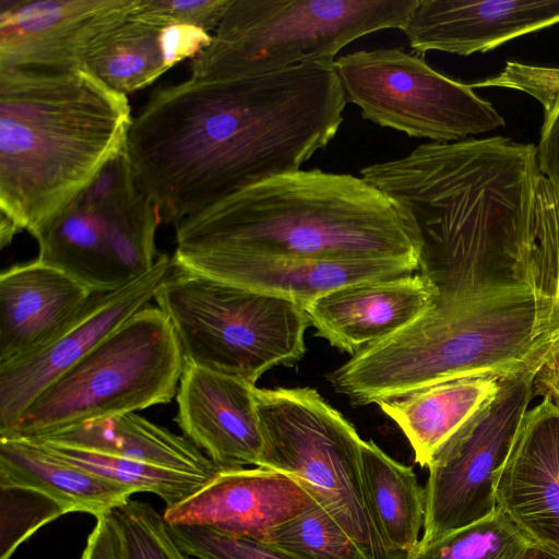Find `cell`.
Masks as SVG:
<instances>
[{
    "instance_id": "6da1fadb",
    "label": "cell",
    "mask_w": 559,
    "mask_h": 559,
    "mask_svg": "<svg viewBox=\"0 0 559 559\" xmlns=\"http://www.w3.org/2000/svg\"><path fill=\"white\" fill-rule=\"evenodd\" d=\"M334 63L242 78L194 79L154 91L126 151L160 221L188 216L325 148L347 105Z\"/></svg>"
},
{
    "instance_id": "7a4b0ae2",
    "label": "cell",
    "mask_w": 559,
    "mask_h": 559,
    "mask_svg": "<svg viewBox=\"0 0 559 559\" xmlns=\"http://www.w3.org/2000/svg\"><path fill=\"white\" fill-rule=\"evenodd\" d=\"M360 175L395 205L436 287L519 282L542 175L536 145L500 135L427 142Z\"/></svg>"
},
{
    "instance_id": "3957f363",
    "label": "cell",
    "mask_w": 559,
    "mask_h": 559,
    "mask_svg": "<svg viewBox=\"0 0 559 559\" xmlns=\"http://www.w3.org/2000/svg\"><path fill=\"white\" fill-rule=\"evenodd\" d=\"M127 95L87 69L0 68V246L34 238L124 148Z\"/></svg>"
},
{
    "instance_id": "277c9868",
    "label": "cell",
    "mask_w": 559,
    "mask_h": 559,
    "mask_svg": "<svg viewBox=\"0 0 559 559\" xmlns=\"http://www.w3.org/2000/svg\"><path fill=\"white\" fill-rule=\"evenodd\" d=\"M432 307L328 374L353 405L379 404L463 377H509L559 343V312L514 281L436 288Z\"/></svg>"
},
{
    "instance_id": "5b68a950",
    "label": "cell",
    "mask_w": 559,
    "mask_h": 559,
    "mask_svg": "<svg viewBox=\"0 0 559 559\" xmlns=\"http://www.w3.org/2000/svg\"><path fill=\"white\" fill-rule=\"evenodd\" d=\"M175 227L179 251L419 263L416 237L382 191L361 176L319 168L257 181Z\"/></svg>"
},
{
    "instance_id": "8992f818",
    "label": "cell",
    "mask_w": 559,
    "mask_h": 559,
    "mask_svg": "<svg viewBox=\"0 0 559 559\" xmlns=\"http://www.w3.org/2000/svg\"><path fill=\"white\" fill-rule=\"evenodd\" d=\"M418 0H231L190 78L258 76L334 63L354 40L402 29Z\"/></svg>"
},
{
    "instance_id": "52a82bcc",
    "label": "cell",
    "mask_w": 559,
    "mask_h": 559,
    "mask_svg": "<svg viewBox=\"0 0 559 559\" xmlns=\"http://www.w3.org/2000/svg\"><path fill=\"white\" fill-rule=\"evenodd\" d=\"M185 366L169 319L148 304L39 393L0 438L35 439L169 403Z\"/></svg>"
},
{
    "instance_id": "ba28073f",
    "label": "cell",
    "mask_w": 559,
    "mask_h": 559,
    "mask_svg": "<svg viewBox=\"0 0 559 559\" xmlns=\"http://www.w3.org/2000/svg\"><path fill=\"white\" fill-rule=\"evenodd\" d=\"M154 300L169 319L186 364L255 385L270 369L293 366L306 353L310 322L294 301L189 272L176 263Z\"/></svg>"
},
{
    "instance_id": "9c48e42d",
    "label": "cell",
    "mask_w": 559,
    "mask_h": 559,
    "mask_svg": "<svg viewBox=\"0 0 559 559\" xmlns=\"http://www.w3.org/2000/svg\"><path fill=\"white\" fill-rule=\"evenodd\" d=\"M263 450L258 466L297 480L367 559H397L371 519L355 427L314 389H254Z\"/></svg>"
},
{
    "instance_id": "30bf717a",
    "label": "cell",
    "mask_w": 559,
    "mask_h": 559,
    "mask_svg": "<svg viewBox=\"0 0 559 559\" xmlns=\"http://www.w3.org/2000/svg\"><path fill=\"white\" fill-rule=\"evenodd\" d=\"M160 222L124 148L35 237L37 260L93 293H110L152 270Z\"/></svg>"
},
{
    "instance_id": "8fae6325",
    "label": "cell",
    "mask_w": 559,
    "mask_h": 559,
    "mask_svg": "<svg viewBox=\"0 0 559 559\" xmlns=\"http://www.w3.org/2000/svg\"><path fill=\"white\" fill-rule=\"evenodd\" d=\"M334 68L347 103L364 119L411 138L451 143L506 124L471 84L443 75L425 55L402 47L350 52L338 57Z\"/></svg>"
},
{
    "instance_id": "7c38bea8",
    "label": "cell",
    "mask_w": 559,
    "mask_h": 559,
    "mask_svg": "<svg viewBox=\"0 0 559 559\" xmlns=\"http://www.w3.org/2000/svg\"><path fill=\"white\" fill-rule=\"evenodd\" d=\"M543 362L502 378L492 401L433 455L427 466L426 514L419 545L436 542L497 509V477L535 396L534 380Z\"/></svg>"
},
{
    "instance_id": "4fadbf2b",
    "label": "cell",
    "mask_w": 559,
    "mask_h": 559,
    "mask_svg": "<svg viewBox=\"0 0 559 559\" xmlns=\"http://www.w3.org/2000/svg\"><path fill=\"white\" fill-rule=\"evenodd\" d=\"M175 269L162 253L150 272L131 284L96 293L80 318L39 352L0 365V436L10 432L29 404L131 316L148 305Z\"/></svg>"
},
{
    "instance_id": "5bb4252c",
    "label": "cell",
    "mask_w": 559,
    "mask_h": 559,
    "mask_svg": "<svg viewBox=\"0 0 559 559\" xmlns=\"http://www.w3.org/2000/svg\"><path fill=\"white\" fill-rule=\"evenodd\" d=\"M135 7L136 0H0V68H84L94 40Z\"/></svg>"
},
{
    "instance_id": "9a60e30c",
    "label": "cell",
    "mask_w": 559,
    "mask_h": 559,
    "mask_svg": "<svg viewBox=\"0 0 559 559\" xmlns=\"http://www.w3.org/2000/svg\"><path fill=\"white\" fill-rule=\"evenodd\" d=\"M180 269L301 307L342 287L413 274L419 263L402 259H305L228 250H175Z\"/></svg>"
},
{
    "instance_id": "2e32d148",
    "label": "cell",
    "mask_w": 559,
    "mask_h": 559,
    "mask_svg": "<svg viewBox=\"0 0 559 559\" xmlns=\"http://www.w3.org/2000/svg\"><path fill=\"white\" fill-rule=\"evenodd\" d=\"M317 502L294 478L257 466L222 469L198 491L165 509L170 525H198L262 540Z\"/></svg>"
},
{
    "instance_id": "e0dca14e",
    "label": "cell",
    "mask_w": 559,
    "mask_h": 559,
    "mask_svg": "<svg viewBox=\"0 0 559 559\" xmlns=\"http://www.w3.org/2000/svg\"><path fill=\"white\" fill-rule=\"evenodd\" d=\"M497 507L534 543L559 552V406L525 413L496 481Z\"/></svg>"
},
{
    "instance_id": "ac0fdd59",
    "label": "cell",
    "mask_w": 559,
    "mask_h": 559,
    "mask_svg": "<svg viewBox=\"0 0 559 559\" xmlns=\"http://www.w3.org/2000/svg\"><path fill=\"white\" fill-rule=\"evenodd\" d=\"M255 385L186 364L176 394V423L195 447L222 469L258 466L263 440Z\"/></svg>"
},
{
    "instance_id": "d6986e66",
    "label": "cell",
    "mask_w": 559,
    "mask_h": 559,
    "mask_svg": "<svg viewBox=\"0 0 559 559\" xmlns=\"http://www.w3.org/2000/svg\"><path fill=\"white\" fill-rule=\"evenodd\" d=\"M559 24V0H418L401 29L417 53L486 52Z\"/></svg>"
},
{
    "instance_id": "ffe728a7",
    "label": "cell",
    "mask_w": 559,
    "mask_h": 559,
    "mask_svg": "<svg viewBox=\"0 0 559 559\" xmlns=\"http://www.w3.org/2000/svg\"><path fill=\"white\" fill-rule=\"evenodd\" d=\"M436 295L419 272L348 285L302 308L318 336L353 356L411 325L432 307Z\"/></svg>"
},
{
    "instance_id": "44dd1931",
    "label": "cell",
    "mask_w": 559,
    "mask_h": 559,
    "mask_svg": "<svg viewBox=\"0 0 559 559\" xmlns=\"http://www.w3.org/2000/svg\"><path fill=\"white\" fill-rule=\"evenodd\" d=\"M93 293L37 259L0 274V365L31 356L64 333Z\"/></svg>"
},
{
    "instance_id": "7402d4cb",
    "label": "cell",
    "mask_w": 559,
    "mask_h": 559,
    "mask_svg": "<svg viewBox=\"0 0 559 559\" xmlns=\"http://www.w3.org/2000/svg\"><path fill=\"white\" fill-rule=\"evenodd\" d=\"M0 487L38 491L67 513L85 512L95 518L124 504L134 493L22 438H0Z\"/></svg>"
},
{
    "instance_id": "603a6c76",
    "label": "cell",
    "mask_w": 559,
    "mask_h": 559,
    "mask_svg": "<svg viewBox=\"0 0 559 559\" xmlns=\"http://www.w3.org/2000/svg\"><path fill=\"white\" fill-rule=\"evenodd\" d=\"M501 379L492 374L457 378L378 405L407 438L415 461L427 467L445 441L492 401Z\"/></svg>"
},
{
    "instance_id": "cb8c5ba5",
    "label": "cell",
    "mask_w": 559,
    "mask_h": 559,
    "mask_svg": "<svg viewBox=\"0 0 559 559\" xmlns=\"http://www.w3.org/2000/svg\"><path fill=\"white\" fill-rule=\"evenodd\" d=\"M214 477L222 471L189 439L129 413L29 439Z\"/></svg>"
},
{
    "instance_id": "d4e9b609",
    "label": "cell",
    "mask_w": 559,
    "mask_h": 559,
    "mask_svg": "<svg viewBox=\"0 0 559 559\" xmlns=\"http://www.w3.org/2000/svg\"><path fill=\"white\" fill-rule=\"evenodd\" d=\"M361 476L368 509L384 545L397 559H407L418 547L425 525V488L411 466L389 456L372 440L361 443Z\"/></svg>"
},
{
    "instance_id": "484cf974",
    "label": "cell",
    "mask_w": 559,
    "mask_h": 559,
    "mask_svg": "<svg viewBox=\"0 0 559 559\" xmlns=\"http://www.w3.org/2000/svg\"><path fill=\"white\" fill-rule=\"evenodd\" d=\"M135 13L103 32L91 45L84 68L111 90L128 95L168 71L162 28Z\"/></svg>"
},
{
    "instance_id": "4316f807",
    "label": "cell",
    "mask_w": 559,
    "mask_h": 559,
    "mask_svg": "<svg viewBox=\"0 0 559 559\" xmlns=\"http://www.w3.org/2000/svg\"><path fill=\"white\" fill-rule=\"evenodd\" d=\"M35 442L41 444L56 456L95 475L126 486L134 493L152 492L157 495L165 502L166 509L186 500L213 478L72 447L43 441Z\"/></svg>"
},
{
    "instance_id": "83f0119b",
    "label": "cell",
    "mask_w": 559,
    "mask_h": 559,
    "mask_svg": "<svg viewBox=\"0 0 559 559\" xmlns=\"http://www.w3.org/2000/svg\"><path fill=\"white\" fill-rule=\"evenodd\" d=\"M471 85L520 91L539 103L543 124L536 146L538 167L559 193V68L508 61L497 75Z\"/></svg>"
},
{
    "instance_id": "f1b7e54d",
    "label": "cell",
    "mask_w": 559,
    "mask_h": 559,
    "mask_svg": "<svg viewBox=\"0 0 559 559\" xmlns=\"http://www.w3.org/2000/svg\"><path fill=\"white\" fill-rule=\"evenodd\" d=\"M532 540L501 509L436 542L418 545L407 559H523Z\"/></svg>"
},
{
    "instance_id": "f546056e",
    "label": "cell",
    "mask_w": 559,
    "mask_h": 559,
    "mask_svg": "<svg viewBox=\"0 0 559 559\" xmlns=\"http://www.w3.org/2000/svg\"><path fill=\"white\" fill-rule=\"evenodd\" d=\"M261 542L290 559H367L318 503L270 530Z\"/></svg>"
},
{
    "instance_id": "4dcf8cb0",
    "label": "cell",
    "mask_w": 559,
    "mask_h": 559,
    "mask_svg": "<svg viewBox=\"0 0 559 559\" xmlns=\"http://www.w3.org/2000/svg\"><path fill=\"white\" fill-rule=\"evenodd\" d=\"M128 559H189L171 537L167 522L151 504L130 499L111 510Z\"/></svg>"
},
{
    "instance_id": "1f68e13d",
    "label": "cell",
    "mask_w": 559,
    "mask_h": 559,
    "mask_svg": "<svg viewBox=\"0 0 559 559\" xmlns=\"http://www.w3.org/2000/svg\"><path fill=\"white\" fill-rule=\"evenodd\" d=\"M175 543L198 559H290L257 539L224 534L198 525H170Z\"/></svg>"
},
{
    "instance_id": "d6a6232c",
    "label": "cell",
    "mask_w": 559,
    "mask_h": 559,
    "mask_svg": "<svg viewBox=\"0 0 559 559\" xmlns=\"http://www.w3.org/2000/svg\"><path fill=\"white\" fill-rule=\"evenodd\" d=\"M2 509L8 510V537L2 540L0 559H9L15 548L37 528L67 511L51 498L21 487H0Z\"/></svg>"
},
{
    "instance_id": "836d02e7",
    "label": "cell",
    "mask_w": 559,
    "mask_h": 559,
    "mask_svg": "<svg viewBox=\"0 0 559 559\" xmlns=\"http://www.w3.org/2000/svg\"><path fill=\"white\" fill-rule=\"evenodd\" d=\"M231 0H136L135 13L147 22L166 26L188 24L215 31Z\"/></svg>"
},
{
    "instance_id": "e575fe53",
    "label": "cell",
    "mask_w": 559,
    "mask_h": 559,
    "mask_svg": "<svg viewBox=\"0 0 559 559\" xmlns=\"http://www.w3.org/2000/svg\"><path fill=\"white\" fill-rule=\"evenodd\" d=\"M82 559H128L123 540L111 511L96 518Z\"/></svg>"
},
{
    "instance_id": "d590c367",
    "label": "cell",
    "mask_w": 559,
    "mask_h": 559,
    "mask_svg": "<svg viewBox=\"0 0 559 559\" xmlns=\"http://www.w3.org/2000/svg\"><path fill=\"white\" fill-rule=\"evenodd\" d=\"M534 395L546 397L559 405V343L536 373Z\"/></svg>"
},
{
    "instance_id": "8d00e7d4",
    "label": "cell",
    "mask_w": 559,
    "mask_h": 559,
    "mask_svg": "<svg viewBox=\"0 0 559 559\" xmlns=\"http://www.w3.org/2000/svg\"><path fill=\"white\" fill-rule=\"evenodd\" d=\"M523 559H559V552L532 542L526 548Z\"/></svg>"
},
{
    "instance_id": "74e56055",
    "label": "cell",
    "mask_w": 559,
    "mask_h": 559,
    "mask_svg": "<svg viewBox=\"0 0 559 559\" xmlns=\"http://www.w3.org/2000/svg\"><path fill=\"white\" fill-rule=\"evenodd\" d=\"M557 405V404H556ZM559 406V405H558Z\"/></svg>"
}]
</instances>
